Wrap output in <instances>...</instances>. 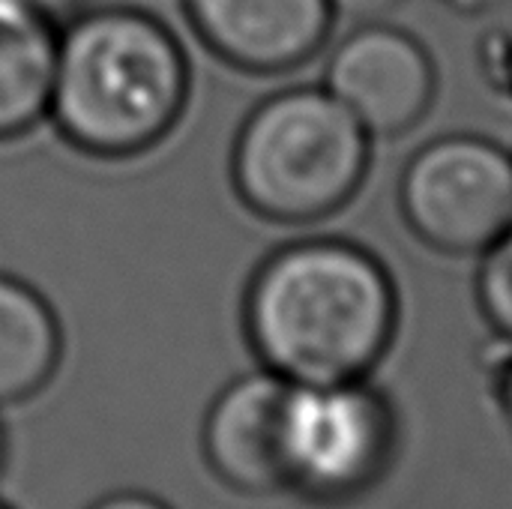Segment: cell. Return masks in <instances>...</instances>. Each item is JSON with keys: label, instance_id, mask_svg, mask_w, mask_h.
<instances>
[{"label": "cell", "instance_id": "cell-7", "mask_svg": "<svg viewBox=\"0 0 512 509\" xmlns=\"http://www.w3.org/2000/svg\"><path fill=\"white\" fill-rule=\"evenodd\" d=\"M294 393L297 384L261 369L216 396L204 420V456L219 480L246 495L294 486Z\"/></svg>", "mask_w": 512, "mask_h": 509}, {"label": "cell", "instance_id": "cell-13", "mask_svg": "<svg viewBox=\"0 0 512 509\" xmlns=\"http://www.w3.org/2000/svg\"><path fill=\"white\" fill-rule=\"evenodd\" d=\"M90 509H171L165 507L162 501L150 498V495H141V492H117V495H108L102 501H96Z\"/></svg>", "mask_w": 512, "mask_h": 509}, {"label": "cell", "instance_id": "cell-2", "mask_svg": "<svg viewBox=\"0 0 512 509\" xmlns=\"http://www.w3.org/2000/svg\"><path fill=\"white\" fill-rule=\"evenodd\" d=\"M189 102L174 30L138 6H99L57 33L48 120L75 150L129 159L153 150Z\"/></svg>", "mask_w": 512, "mask_h": 509}, {"label": "cell", "instance_id": "cell-16", "mask_svg": "<svg viewBox=\"0 0 512 509\" xmlns=\"http://www.w3.org/2000/svg\"><path fill=\"white\" fill-rule=\"evenodd\" d=\"M39 3H45V0H39Z\"/></svg>", "mask_w": 512, "mask_h": 509}, {"label": "cell", "instance_id": "cell-10", "mask_svg": "<svg viewBox=\"0 0 512 509\" xmlns=\"http://www.w3.org/2000/svg\"><path fill=\"white\" fill-rule=\"evenodd\" d=\"M63 360L54 306L24 279L0 273V408L42 393Z\"/></svg>", "mask_w": 512, "mask_h": 509}, {"label": "cell", "instance_id": "cell-15", "mask_svg": "<svg viewBox=\"0 0 512 509\" xmlns=\"http://www.w3.org/2000/svg\"><path fill=\"white\" fill-rule=\"evenodd\" d=\"M0 509H9V507H6V504H3V501H0Z\"/></svg>", "mask_w": 512, "mask_h": 509}, {"label": "cell", "instance_id": "cell-5", "mask_svg": "<svg viewBox=\"0 0 512 509\" xmlns=\"http://www.w3.org/2000/svg\"><path fill=\"white\" fill-rule=\"evenodd\" d=\"M324 87L372 138H399L429 114L438 72L423 42L384 18L339 39L324 66Z\"/></svg>", "mask_w": 512, "mask_h": 509}, {"label": "cell", "instance_id": "cell-1", "mask_svg": "<svg viewBox=\"0 0 512 509\" xmlns=\"http://www.w3.org/2000/svg\"><path fill=\"white\" fill-rule=\"evenodd\" d=\"M399 321L390 270L366 246L309 237L267 255L249 279L243 324L267 372L330 387L363 381Z\"/></svg>", "mask_w": 512, "mask_h": 509}, {"label": "cell", "instance_id": "cell-12", "mask_svg": "<svg viewBox=\"0 0 512 509\" xmlns=\"http://www.w3.org/2000/svg\"><path fill=\"white\" fill-rule=\"evenodd\" d=\"M402 0H330V9L336 18H348L354 24L366 21H384Z\"/></svg>", "mask_w": 512, "mask_h": 509}, {"label": "cell", "instance_id": "cell-3", "mask_svg": "<svg viewBox=\"0 0 512 509\" xmlns=\"http://www.w3.org/2000/svg\"><path fill=\"white\" fill-rule=\"evenodd\" d=\"M372 135L321 84L261 99L231 150L240 201L285 225L321 222L342 210L369 171Z\"/></svg>", "mask_w": 512, "mask_h": 509}, {"label": "cell", "instance_id": "cell-8", "mask_svg": "<svg viewBox=\"0 0 512 509\" xmlns=\"http://www.w3.org/2000/svg\"><path fill=\"white\" fill-rule=\"evenodd\" d=\"M201 42L252 75H282L312 60L330 30V0H183Z\"/></svg>", "mask_w": 512, "mask_h": 509}, {"label": "cell", "instance_id": "cell-6", "mask_svg": "<svg viewBox=\"0 0 512 509\" xmlns=\"http://www.w3.org/2000/svg\"><path fill=\"white\" fill-rule=\"evenodd\" d=\"M390 414L363 381L300 387L291 414L294 486L339 495L363 486L384 462Z\"/></svg>", "mask_w": 512, "mask_h": 509}, {"label": "cell", "instance_id": "cell-14", "mask_svg": "<svg viewBox=\"0 0 512 509\" xmlns=\"http://www.w3.org/2000/svg\"><path fill=\"white\" fill-rule=\"evenodd\" d=\"M504 342V339H501ZM507 348V357H504V369H501V381H504V390H507V399L512 405V342H504Z\"/></svg>", "mask_w": 512, "mask_h": 509}, {"label": "cell", "instance_id": "cell-11", "mask_svg": "<svg viewBox=\"0 0 512 509\" xmlns=\"http://www.w3.org/2000/svg\"><path fill=\"white\" fill-rule=\"evenodd\" d=\"M477 300L492 330L504 342H512V228L480 252Z\"/></svg>", "mask_w": 512, "mask_h": 509}, {"label": "cell", "instance_id": "cell-9", "mask_svg": "<svg viewBox=\"0 0 512 509\" xmlns=\"http://www.w3.org/2000/svg\"><path fill=\"white\" fill-rule=\"evenodd\" d=\"M57 30L39 0H0V141L48 120Z\"/></svg>", "mask_w": 512, "mask_h": 509}, {"label": "cell", "instance_id": "cell-4", "mask_svg": "<svg viewBox=\"0 0 512 509\" xmlns=\"http://www.w3.org/2000/svg\"><path fill=\"white\" fill-rule=\"evenodd\" d=\"M399 207L435 252L480 255L512 228V153L474 132L432 138L402 171Z\"/></svg>", "mask_w": 512, "mask_h": 509}]
</instances>
